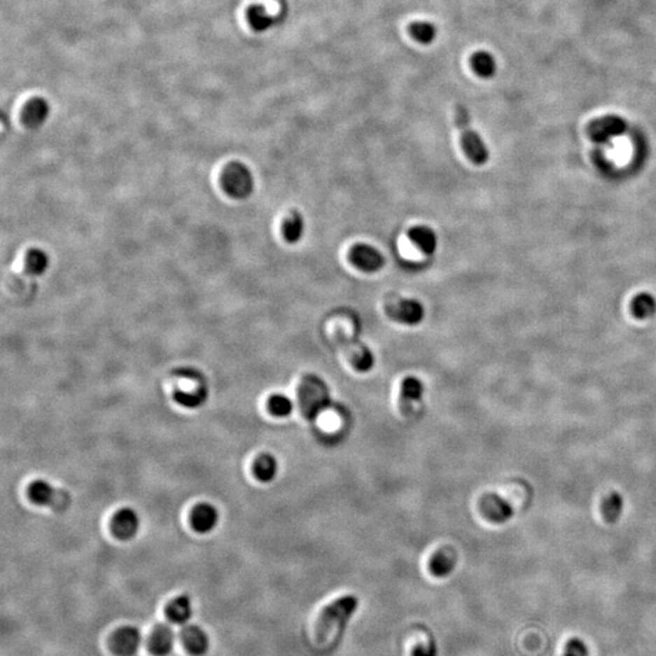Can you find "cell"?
<instances>
[{"label": "cell", "mask_w": 656, "mask_h": 656, "mask_svg": "<svg viewBox=\"0 0 656 656\" xmlns=\"http://www.w3.org/2000/svg\"><path fill=\"white\" fill-rule=\"evenodd\" d=\"M358 606V599L355 596H340L323 608L316 622V636L320 642H323L332 629L337 627L338 634H342Z\"/></svg>", "instance_id": "1"}, {"label": "cell", "mask_w": 656, "mask_h": 656, "mask_svg": "<svg viewBox=\"0 0 656 656\" xmlns=\"http://www.w3.org/2000/svg\"><path fill=\"white\" fill-rule=\"evenodd\" d=\"M454 123L459 128L461 144L469 161L477 165H485L490 158V152L482 137L473 129L469 112L463 105L454 107Z\"/></svg>", "instance_id": "2"}, {"label": "cell", "mask_w": 656, "mask_h": 656, "mask_svg": "<svg viewBox=\"0 0 656 656\" xmlns=\"http://www.w3.org/2000/svg\"><path fill=\"white\" fill-rule=\"evenodd\" d=\"M221 188L229 197L242 201L254 191V176L242 162H230L221 174Z\"/></svg>", "instance_id": "3"}, {"label": "cell", "mask_w": 656, "mask_h": 656, "mask_svg": "<svg viewBox=\"0 0 656 656\" xmlns=\"http://www.w3.org/2000/svg\"><path fill=\"white\" fill-rule=\"evenodd\" d=\"M28 496L34 505L50 507L55 510H66L71 501L69 492L64 491L62 489H57L44 479L34 480L29 485Z\"/></svg>", "instance_id": "4"}, {"label": "cell", "mask_w": 656, "mask_h": 656, "mask_svg": "<svg viewBox=\"0 0 656 656\" xmlns=\"http://www.w3.org/2000/svg\"><path fill=\"white\" fill-rule=\"evenodd\" d=\"M335 338L355 371L361 373L371 371L375 365V355L370 348L361 342L350 338L343 330H337Z\"/></svg>", "instance_id": "5"}, {"label": "cell", "mask_w": 656, "mask_h": 656, "mask_svg": "<svg viewBox=\"0 0 656 656\" xmlns=\"http://www.w3.org/2000/svg\"><path fill=\"white\" fill-rule=\"evenodd\" d=\"M386 314L393 321L406 326H416L423 321L426 310L417 299H399L386 305Z\"/></svg>", "instance_id": "6"}, {"label": "cell", "mask_w": 656, "mask_h": 656, "mask_svg": "<svg viewBox=\"0 0 656 656\" xmlns=\"http://www.w3.org/2000/svg\"><path fill=\"white\" fill-rule=\"evenodd\" d=\"M349 262L358 270L373 274L386 265V258L371 244H358L350 248Z\"/></svg>", "instance_id": "7"}, {"label": "cell", "mask_w": 656, "mask_h": 656, "mask_svg": "<svg viewBox=\"0 0 656 656\" xmlns=\"http://www.w3.org/2000/svg\"><path fill=\"white\" fill-rule=\"evenodd\" d=\"M627 130V122L617 115H608L593 120L588 125L589 138L596 143H606Z\"/></svg>", "instance_id": "8"}, {"label": "cell", "mask_w": 656, "mask_h": 656, "mask_svg": "<svg viewBox=\"0 0 656 656\" xmlns=\"http://www.w3.org/2000/svg\"><path fill=\"white\" fill-rule=\"evenodd\" d=\"M141 528V519L133 508H122L113 515L111 522L112 533L122 541H129L137 537Z\"/></svg>", "instance_id": "9"}, {"label": "cell", "mask_w": 656, "mask_h": 656, "mask_svg": "<svg viewBox=\"0 0 656 656\" xmlns=\"http://www.w3.org/2000/svg\"><path fill=\"white\" fill-rule=\"evenodd\" d=\"M480 510L487 520L496 524L507 523L514 515L513 505L496 494H487L482 497Z\"/></svg>", "instance_id": "10"}, {"label": "cell", "mask_w": 656, "mask_h": 656, "mask_svg": "<svg viewBox=\"0 0 656 656\" xmlns=\"http://www.w3.org/2000/svg\"><path fill=\"white\" fill-rule=\"evenodd\" d=\"M143 644V634L138 627L124 626L112 639L113 652L118 656H135Z\"/></svg>", "instance_id": "11"}, {"label": "cell", "mask_w": 656, "mask_h": 656, "mask_svg": "<svg viewBox=\"0 0 656 656\" xmlns=\"http://www.w3.org/2000/svg\"><path fill=\"white\" fill-rule=\"evenodd\" d=\"M221 520V513L216 505L202 502L193 508L191 523L197 533H208L216 530Z\"/></svg>", "instance_id": "12"}, {"label": "cell", "mask_w": 656, "mask_h": 656, "mask_svg": "<svg viewBox=\"0 0 656 656\" xmlns=\"http://www.w3.org/2000/svg\"><path fill=\"white\" fill-rule=\"evenodd\" d=\"M181 642L191 655L203 656L211 647V641L204 629L196 624H188L181 631Z\"/></svg>", "instance_id": "13"}, {"label": "cell", "mask_w": 656, "mask_h": 656, "mask_svg": "<svg viewBox=\"0 0 656 656\" xmlns=\"http://www.w3.org/2000/svg\"><path fill=\"white\" fill-rule=\"evenodd\" d=\"M424 386L417 377H406L401 383L399 395V407L404 416H409L412 411V405L422 399Z\"/></svg>", "instance_id": "14"}, {"label": "cell", "mask_w": 656, "mask_h": 656, "mask_svg": "<svg viewBox=\"0 0 656 656\" xmlns=\"http://www.w3.org/2000/svg\"><path fill=\"white\" fill-rule=\"evenodd\" d=\"M50 116V104L43 97H34L22 111V120L29 129L41 128Z\"/></svg>", "instance_id": "15"}, {"label": "cell", "mask_w": 656, "mask_h": 656, "mask_svg": "<svg viewBox=\"0 0 656 656\" xmlns=\"http://www.w3.org/2000/svg\"><path fill=\"white\" fill-rule=\"evenodd\" d=\"M457 564V554L450 547H444L431 555L429 571L435 578H446L454 571Z\"/></svg>", "instance_id": "16"}, {"label": "cell", "mask_w": 656, "mask_h": 656, "mask_svg": "<svg viewBox=\"0 0 656 656\" xmlns=\"http://www.w3.org/2000/svg\"><path fill=\"white\" fill-rule=\"evenodd\" d=\"M175 645V634L168 624H158L150 637V650L156 656H168Z\"/></svg>", "instance_id": "17"}, {"label": "cell", "mask_w": 656, "mask_h": 656, "mask_svg": "<svg viewBox=\"0 0 656 656\" xmlns=\"http://www.w3.org/2000/svg\"><path fill=\"white\" fill-rule=\"evenodd\" d=\"M410 241L426 256H431L438 248V236L429 226H413L407 232Z\"/></svg>", "instance_id": "18"}, {"label": "cell", "mask_w": 656, "mask_h": 656, "mask_svg": "<svg viewBox=\"0 0 656 656\" xmlns=\"http://www.w3.org/2000/svg\"><path fill=\"white\" fill-rule=\"evenodd\" d=\"M193 615V604L190 596H179L167 606V616L172 624H186Z\"/></svg>", "instance_id": "19"}, {"label": "cell", "mask_w": 656, "mask_h": 656, "mask_svg": "<svg viewBox=\"0 0 656 656\" xmlns=\"http://www.w3.org/2000/svg\"><path fill=\"white\" fill-rule=\"evenodd\" d=\"M304 230V216L298 211H291L282 223V236L286 242L291 244H295L303 239Z\"/></svg>", "instance_id": "20"}, {"label": "cell", "mask_w": 656, "mask_h": 656, "mask_svg": "<svg viewBox=\"0 0 656 656\" xmlns=\"http://www.w3.org/2000/svg\"><path fill=\"white\" fill-rule=\"evenodd\" d=\"M277 472H279L277 459L270 454H263L258 456V459L254 461V464H253L254 477H257L259 482H272L277 475Z\"/></svg>", "instance_id": "21"}, {"label": "cell", "mask_w": 656, "mask_h": 656, "mask_svg": "<svg viewBox=\"0 0 656 656\" xmlns=\"http://www.w3.org/2000/svg\"><path fill=\"white\" fill-rule=\"evenodd\" d=\"M50 267V257L41 248H32L25 258V267L29 275L41 276Z\"/></svg>", "instance_id": "22"}, {"label": "cell", "mask_w": 656, "mask_h": 656, "mask_svg": "<svg viewBox=\"0 0 656 656\" xmlns=\"http://www.w3.org/2000/svg\"><path fill=\"white\" fill-rule=\"evenodd\" d=\"M472 69L482 78H492L497 71L495 57L487 51H477L470 59Z\"/></svg>", "instance_id": "23"}, {"label": "cell", "mask_w": 656, "mask_h": 656, "mask_svg": "<svg viewBox=\"0 0 656 656\" xmlns=\"http://www.w3.org/2000/svg\"><path fill=\"white\" fill-rule=\"evenodd\" d=\"M624 496L619 492H611L606 496V500L603 501L601 510L603 515L608 523H616L619 522L621 515L624 513Z\"/></svg>", "instance_id": "24"}, {"label": "cell", "mask_w": 656, "mask_h": 656, "mask_svg": "<svg viewBox=\"0 0 656 656\" xmlns=\"http://www.w3.org/2000/svg\"><path fill=\"white\" fill-rule=\"evenodd\" d=\"M248 22L256 32H264L275 25V19L267 14L260 5H253L247 13Z\"/></svg>", "instance_id": "25"}, {"label": "cell", "mask_w": 656, "mask_h": 656, "mask_svg": "<svg viewBox=\"0 0 656 656\" xmlns=\"http://www.w3.org/2000/svg\"><path fill=\"white\" fill-rule=\"evenodd\" d=\"M632 312L637 319H649L656 312V299L652 294H638L632 302Z\"/></svg>", "instance_id": "26"}, {"label": "cell", "mask_w": 656, "mask_h": 656, "mask_svg": "<svg viewBox=\"0 0 656 656\" xmlns=\"http://www.w3.org/2000/svg\"><path fill=\"white\" fill-rule=\"evenodd\" d=\"M410 34L414 41L428 46L435 41L438 29L431 22L427 21H419V22H413L409 28Z\"/></svg>", "instance_id": "27"}, {"label": "cell", "mask_w": 656, "mask_h": 656, "mask_svg": "<svg viewBox=\"0 0 656 656\" xmlns=\"http://www.w3.org/2000/svg\"><path fill=\"white\" fill-rule=\"evenodd\" d=\"M267 409L275 417H288L293 412V403L288 396L284 394H275L269 398Z\"/></svg>", "instance_id": "28"}, {"label": "cell", "mask_w": 656, "mask_h": 656, "mask_svg": "<svg viewBox=\"0 0 656 656\" xmlns=\"http://www.w3.org/2000/svg\"><path fill=\"white\" fill-rule=\"evenodd\" d=\"M563 656H588L587 647L585 643L578 639L573 638L565 645L564 655Z\"/></svg>", "instance_id": "29"}, {"label": "cell", "mask_w": 656, "mask_h": 656, "mask_svg": "<svg viewBox=\"0 0 656 656\" xmlns=\"http://www.w3.org/2000/svg\"><path fill=\"white\" fill-rule=\"evenodd\" d=\"M435 643L431 641L428 645H417L413 649L412 656H436Z\"/></svg>", "instance_id": "30"}]
</instances>
